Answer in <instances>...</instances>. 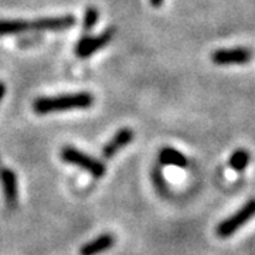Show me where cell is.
Wrapping results in <instances>:
<instances>
[{"label":"cell","instance_id":"6da1fadb","mask_svg":"<svg viewBox=\"0 0 255 255\" xmlns=\"http://www.w3.org/2000/svg\"><path fill=\"white\" fill-rule=\"evenodd\" d=\"M94 104L91 92L81 91L74 94H63L57 97H43L33 102V111L37 115H48L53 112L71 110H87Z\"/></svg>","mask_w":255,"mask_h":255},{"label":"cell","instance_id":"7a4b0ae2","mask_svg":"<svg viewBox=\"0 0 255 255\" xmlns=\"http://www.w3.org/2000/svg\"><path fill=\"white\" fill-rule=\"evenodd\" d=\"M60 156H61L63 162L81 167L91 176H94L95 179H101L105 176V164L100 162L98 159L78 150L74 146H64Z\"/></svg>","mask_w":255,"mask_h":255},{"label":"cell","instance_id":"3957f363","mask_svg":"<svg viewBox=\"0 0 255 255\" xmlns=\"http://www.w3.org/2000/svg\"><path fill=\"white\" fill-rule=\"evenodd\" d=\"M255 217V199L248 200L241 207L237 210L233 216H230L228 219L223 220L217 227V236L221 238H227L233 236L234 233H237L243 226H246L248 221Z\"/></svg>","mask_w":255,"mask_h":255},{"label":"cell","instance_id":"277c9868","mask_svg":"<svg viewBox=\"0 0 255 255\" xmlns=\"http://www.w3.org/2000/svg\"><path fill=\"white\" fill-rule=\"evenodd\" d=\"M115 36V28H107L98 36H90L85 34L75 46V55L78 58H88L101 48L107 47Z\"/></svg>","mask_w":255,"mask_h":255},{"label":"cell","instance_id":"5b68a950","mask_svg":"<svg viewBox=\"0 0 255 255\" xmlns=\"http://www.w3.org/2000/svg\"><path fill=\"white\" fill-rule=\"evenodd\" d=\"M253 53L244 47L237 48H220L211 53V61L217 65H233V64H247L251 61Z\"/></svg>","mask_w":255,"mask_h":255},{"label":"cell","instance_id":"8992f818","mask_svg":"<svg viewBox=\"0 0 255 255\" xmlns=\"http://www.w3.org/2000/svg\"><path fill=\"white\" fill-rule=\"evenodd\" d=\"M77 18L73 14L64 16H51V17H40L30 21V28L36 31H63L75 26Z\"/></svg>","mask_w":255,"mask_h":255},{"label":"cell","instance_id":"52a82bcc","mask_svg":"<svg viewBox=\"0 0 255 255\" xmlns=\"http://www.w3.org/2000/svg\"><path fill=\"white\" fill-rule=\"evenodd\" d=\"M133 130L129 129V128H124V129H119L118 132L112 136L110 142L102 147V156L105 159H111L118 153L121 149H124L125 146H128L132 140H133Z\"/></svg>","mask_w":255,"mask_h":255},{"label":"cell","instance_id":"ba28073f","mask_svg":"<svg viewBox=\"0 0 255 255\" xmlns=\"http://www.w3.org/2000/svg\"><path fill=\"white\" fill-rule=\"evenodd\" d=\"M1 177V184H3V191H4V199L10 209H14L17 204V177L14 172H11L10 169H3L0 172Z\"/></svg>","mask_w":255,"mask_h":255},{"label":"cell","instance_id":"9c48e42d","mask_svg":"<svg viewBox=\"0 0 255 255\" xmlns=\"http://www.w3.org/2000/svg\"><path fill=\"white\" fill-rule=\"evenodd\" d=\"M115 244V236L112 234H101L95 240L87 243L81 247L80 255H98L108 251Z\"/></svg>","mask_w":255,"mask_h":255},{"label":"cell","instance_id":"30bf717a","mask_svg":"<svg viewBox=\"0 0 255 255\" xmlns=\"http://www.w3.org/2000/svg\"><path fill=\"white\" fill-rule=\"evenodd\" d=\"M30 30V21L14 18V20H0V37L18 36Z\"/></svg>","mask_w":255,"mask_h":255},{"label":"cell","instance_id":"8fae6325","mask_svg":"<svg viewBox=\"0 0 255 255\" xmlns=\"http://www.w3.org/2000/svg\"><path fill=\"white\" fill-rule=\"evenodd\" d=\"M159 162L162 164H167V166L186 167L187 166V157L183 155L182 152L166 146L159 152Z\"/></svg>","mask_w":255,"mask_h":255},{"label":"cell","instance_id":"7c38bea8","mask_svg":"<svg viewBox=\"0 0 255 255\" xmlns=\"http://www.w3.org/2000/svg\"><path fill=\"white\" fill-rule=\"evenodd\" d=\"M250 159H251V156L250 153L247 152L246 149H237L233 155L230 156V167L234 170V172H237V173H241V172H244L247 169V166L250 163Z\"/></svg>","mask_w":255,"mask_h":255},{"label":"cell","instance_id":"4fadbf2b","mask_svg":"<svg viewBox=\"0 0 255 255\" xmlns=\"http://www.w3.org/2000/svg\"><path fill=\"white\" fill-rule=\"evenodd\" d=\"M98 18H100V11L97 7L90 6L88 9L85 10V14H84V20H82V33L84 36L91 33V30L95 27V24L98 23Z\"/></svg>","mask_w":255,"mask_h":255},{"label":"cell","instance_id":"5bb4252c","mask_svg":"<svg viewBox=\"0 0 255 255\" xmlns=\"http://www.w3.org/2000/svg\"><path fill=\"white\" fill-rule=\"evenodd\" d=\"M153 180H155V184L157 186V189H159V190H162V191L166 190V183H164L163 174H162V172H160V169H157V167H156L155 172H153Z\"/></svg>","mask_w":255,"mask_h":255},{"label":"cell","instance_id":"9a60e30c","mask_svg":"<svg viewBox=\"0 0 255 255\" xmlns=\"http://www.w3.org/2000/svg\"><path fill=\"white\" fill-rule=\"evenodd\" d=\"M4 94H6V87H4L3 82H0V100L4 97Z\"/></svg>","mask_w":255,"mask_h":255},{"label":"cell","instance_id":"2e32d148","mask_svg":"<svg viewBox=\"0 0 255 255\" xmlns=\"http://www.w3.org/2000/svg\"><path fill=\"white\" fill-rule=\"evenodd\" d=\"M162 3H163V0H150V4H152L153 7H159V6H162Z\"/></svg>","mask_w":255,"mask_h":255}]
</instances>
